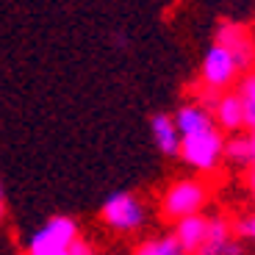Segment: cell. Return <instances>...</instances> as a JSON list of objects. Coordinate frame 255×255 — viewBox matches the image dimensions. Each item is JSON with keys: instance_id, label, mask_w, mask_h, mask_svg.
<instances>
[{"instance_id": "cell-1", "label": "cell", "mask_w": 255, "mask_h": 255, "mask_svg": "<svg viewBox=\"0 0 255 255\" xmlns=\"http://www.w3.org/2000/svg\"><path fill=\"white\" fill-rule=\"evenodd\" d=\"M180 155L194 169H203V172L214 169L225 155V139L219 133V128L211 125L205 130H197V133L180 136Z\"/></svg>"}, {"instance_id": "cell-2", "label": "cell", "mask_w": 255, "mask_h": 255, "mask_svg": "<svg viewBox=\"0 0 255 255\" xmlns=\"http://www.w3.org/2000/svg\"><path fill=\"white\" fill-rule=\"evenodd\" d=\"M78 242V228L67 217H53L33 233L31 255H67Z\"/></svg>"}, {"instance_id": "cell-3", "label": "cell", "mask_w": 255, "mask_h": 255, "mask_svg": "<svg viewBox=\"0 0 255 255\" xmlns=\"http://www.w3.org/2000/svg\"><path fill=\"white\" fill-rule=\"evenodd\" d=\"M242 72L236 56L222 45V42H214L208 47L203 58V67H200V78H203V86L208 92H222L225 86L236 81V75Z\"/></svg>"}, {"instance_id": "cell-4", "label": "cell", "mask_w": 255, "mask_h": 255, "mask_svg": "<svg viewBox=\"0 0 255 255\" xmlns=\"http://www.w3.org/2000/svg\"><path fill=\"white\" fill-rule=\"evenodd\" d=\"M203 205H205V186L191 178L175 180L164 191V200H161L164 217H169V219H183L189 214H200Z\"/></svg>"}, {"instance_id": "cell-5", "label": "cell", "mask_w": 255, "mask_h": 255, "mask_svg": "<svg viewBox=\"0 0 255 255\" xmlns=\"http://www.w3.org/2000/svg\"><path fill=\"white\" fill-rule=\"evenodd\" d=\"M103 219L106 225H111L114 230H139L147 219V211L141 205V200L136 194H128V191H117L111 194L106 203H103Z\"/></svg>"}, {"instance_id": "cell-6", "label": "cell", "mask_w": 255, "mask_h": 255, "mask_svg": "<svg viewBox=\"0 0 255 255\" xmlns=\"http://www.w3.org/2000/svg\"><path fill=\"white\" fill-rule=\"evenodd\" d=\"M217 42H222L225 47H228L233 56H236L239 67L242 70H247V67H253L255 61V47H253V39H250V33L244 31L242 25H233V22H222L217 31Z\"/></svg>"}, {"instance_id": "cell-7", "label": "cell", "mask_w": 255, "mask_h": 255, "mask_svg": "<svg viewBox=\"0 0 255 255\" xmlns=\"http://www.w3.org/2000/svg\"><path fill=\"white\" fill-rule=\"evenodd\" d=\"M150 136L164 155H180V130L169 114L150 117Z\"/></svg>"}, {"instance_id": "cell-8", "label": "cell", "mask_w": 255, "mask_h": 255, "mask_svg": "<svg viewBox=\"0 0 255 255\" xmlns=\"http://www.w3.org/2000/svg\"><path fill=\"white\" fill-rule=\"evenodd\" d=\"M197 255H242V247L230 239V230L222 219H208V236Z\"/></svg>"}, {"instance_id": "cell-9", "label": "cell", "mask_w": 255, "mask_h": 255, "mask_svg": "<svg viewBox=\"0 0 255 255\" xmlns=\"http://www.w3.org/2000/svg\"><path fill=\"white\" fill-rule=\"evenodd\" d=\"M205 236H208V219H203L200 214H189V217L178 219L175 239L183 244L186 253H197V250L203 247Z\"/></svg>"}, {"instance_id": "cell-10", "label": "cell", "mask_w": 255, "mask_h": 255, "mask_svg": "<svg viewBox=\"0 0 255 255\" xmlns=\"http://www.w3.org/2000/svg\"><path fill=\"white\" fill-rule=\"evenodd\" d=\"M214 120L225 130H239L244 128V109L239 95H222L214 100Z\"/></svg>"}, {"instance_id": "cell-11", "label": "cell", "mask_w": 255, "mask_h": 255, "mask_svg": "<svg viewBox=\"0 0 255 255\" xmlns=\"http://www.w3.org/2000/svg\"><path fill=\"white\" fill-rule=\"evenodd\" d=\"M136 255H186L183 244L175 236H164V239H153V242H144Z\"/></svg>"}, {"instance_id": "cell-12", "label": "cell", "mask_w": 255, "mask_h": 255, "mask_svg": "<svg viewBox=\"0 0 255 255\" xmlns=\"http://www.w3.org/2000/svg\"><path fill=\"white\" fill-rule=\"evenodd\" d=\"M253 136H236V139H230L228 144H225V155L233 161H239V164H253Z\"/></svg>"}, {"instance_id": "cell-13", "label": "cell", "mask_w": 255, "mask_h": 255, "mask_svg": "<svg viewBox=\"0 0 255 255\" xmlns=\"http://www.w3.org/2000/svg\"><path fill=\"white\" fill-rule=\"evenodd\" d=\"M239 97H242V109H244V125L255 130V72L244 81Z\"/></svg>"}, {"instance_id": "cell-14", "label": "cell", "mask_w": 255, "mask_h": 255, "mask_svg": "<svg viewBox=\"0 0 255 255\" xmlns=\"http://www.w3.org/2000/svg\"><path fill=\"white\" fill-rule=\"evenodd\" d=\"M242 230H244V236H250V239L255 242V214H253V217H250L247 222L242 225Z\"/></svg>"}, {"instance_id": "cell-15", "label": "cell", "mask_w": 255, "mask_h": 255, "mask_svg": "<svg viewBox=\"0 0 255 255\" xmlns=\"http://www.w3.org/2000/svg\"><path fill=\"white\" fill-rule=\"evenodd\" d=\"M3 214H6V208H3V200H0V222H3Z\"/></svg>"}, {"instance_id": "cell-16", "label": "cell", "mask_w": 255, "mask_h": 255, "mask_svg": "<svg viewBox=\"0 0 255 255\" xmlns=\"http://www.w3.org/2000/svg\"><path fill=\"white\" fill-rule=\"evenodd\" d=\"M253 147H255V133H253ZM253 169H255V153H253Z\"/></svg>"}, {"instance_id": "cell-17", "label": "cell", "mask_w": 255, "mask_h": 255, "mask_svg": "<svg viewBox=\"0 0 255 255\" xmlns=\"http://www.w3.org/2000/svg\"><path fill=\"white\" fill-rule=\"evenodd\" d=\"M0 200H3V189H0Z\"/></svg>"}]
</instances>
